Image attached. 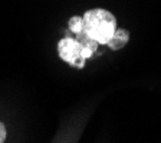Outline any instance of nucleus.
Instances as JSON below:
<instances>
[{
  "instance_id": "f257e3e1",
  "label": "nucleus",
  "mask_w": 161,
  "mask_h": 143,
  "mask_svg": "<svg viewBox=\"0 0 161 143\" xmlns=\"http://www.w3.org/2000/svg\"><path fill=\"white\" fill-rule=\"evenodd\" d=\"M82 22H84V33L89 39L95 40L98 44H107L117 29V20L114 14L104 9L88 10L82 17Z\"/></svg>"
},
{
  "instance_id": "f03ea898",
  "label": "nucleus",
  "mask_w": 161,
  "mask_h": 143,
  "mask_svg": "<svg viewBox=\"0 0 161 143\" xmlns=\"http://www.w3.org/2000/svg\"><path fill=\"white\" fill-rule=\"evenodd\" d=\"M58 52L59 57L65 60L66 63L75 67H84L85 59L80 56V42L70 37H65L58 43Z\"/></svg>"
},
{
  "instance_id": "20e7f679",
  "label": "nucleus",
  "mask_w": 161,
  "mask_h": 143,
  "mask_svg": "<svg viewBox=\"0 0 161 143\" xmlns=\"http://www.w3.org/2000/svg\"><path fill=\"white\" fill-rule=\"evenodd\" d=\"M82 34H84V39L79 40L80 42V56H82V59H88V57L92 56L94 52L97 50L98 43L95 42V40L89 39L84 32H82Z\"/></svg>"
},
{
  "instance_id": "7ed1b4c3",
  "label": "nucleus",
  "mask_w": 161,
  "mask_h": 143,
  "mask_svg": "<svg viewBox=\"0 0 161 143\" xmlns=\"http://www.w3.org/2000/svg\"><path fill=\"white\" fill-rule=\"evenodd\" d=\"M128 39H130V34L128 32H125L124 29H115L114 34L108 40V46L112 50H119L128 43Z\"/></svg>"
},
{
  "instance_id": "39448f33",
  "label": "nucleus",
  "mask_w": 161,
  "mask_h": 143,
  "mask_svg": "<svg viewBox=\"0 0 161 143\" xmlns=\"http://www.w3.org/2000/svg\"><path fill=\"white\" fill-rule=\"evenodd\" d=\"M69 29L70 32H74L76 34H80L84 32V22H82V17L79 16H74L69 19Z\"/></svg>"
},
{
  "instance_id": "423d86ee",
  "label": "nucleus",
  "mask_w": 161,
  "mask_h": 143,
  "mask_svg": "<svg viewBox=\"0 0 161 143\" xmlns=\"http://www.w3.org/2000/svg\"><path fill=\"white\" fill-rule=\"evenodd\" d=\"M4 140H6V127L0 122V143H4Z\"/></svg>"
}]
</instances>
